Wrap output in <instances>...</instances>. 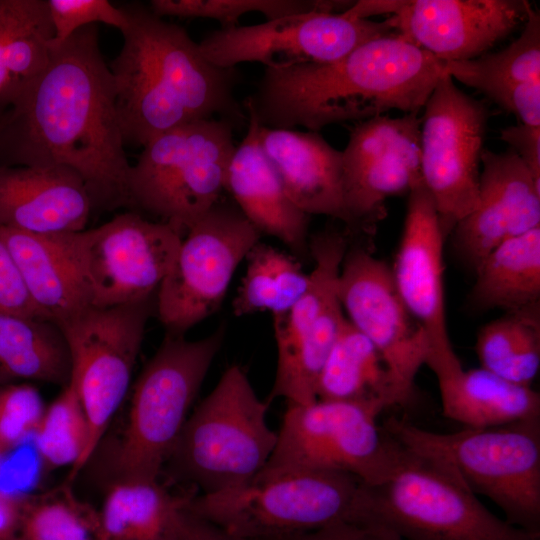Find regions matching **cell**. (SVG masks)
Instances as JSON below:
<instances>
[{
	"mask_svg": "<svg viewBox=\"0 0 540 540\" xmlns=\"http://www.w3.org/2000/svg\"><path fill=\"white\" fill-rule=\"evenodd\" d=\"M17 535L21 540H102L99 510L62 485L27 498Z\"/></svg>",
	"mask_w": 540,
	"mask_h": 540,
	"instance_id": "e575fe53",
	"label": "cell"
},
{
	"mask_svg": "<svg viewBox=\"0 0 540 540\" xmlns=\"http://www.w3.org/2000/svg\"><path fill=\"white\" fill-rule=\"evenodd\" d=\"M51 48L43 72L0 114V165L66 168L93 208L130 204L131 164L98 26Z\"/></svg>",
	"mask_w": 540,
	"mask_h": 540,
	"instance_id": "6da1fadb",
	"label": "cell"
},
{
	"mask_svg": "<svg viewBox=\"0 0 540 540\" xmlns=\"http://www.w3.org/2000/svg\"><path fill=\"white\" fill-rule=\"evenodd\" d=\"M269 404L241 367L227 368L188 416L164 465L171 480L205 495L252 480L277 443L266 419Z\"/></svg>",
	"mask_w": 540,
	"mask_h": 540,
	"instance_id": "5b68a950",
	"label": "cell"
},
{
	"mask_svg": "<svg viewBox=\"0 0 540 540\" xmlns=\"http://www.w3.org/2000/svg\"><path fill=\"white\" fill-rule=\"evenodd\" d=\"M397 6L398 0H359L354 1L352 6L343 14L352 19H368L374 15H393Z\"/></svg>",
	"mask_w": 540,
	"mask_h": 540,
	"instance_id": "f6af8a7d",
	"label": "cell"
},
{
	"mask_svg": "<svg viewBox=\"0 0 540 540\" xmlns=\"http://www.w3.org/2000/svg\"><path fill=\"white\" fill-rule=\"evenodd\" d=\"M178 540H249L234 535L191 512L187 505L179 519Z\"/></svg>",
	"mask_w": 540,
	"mask_h": 540,
	"instance_id": "b9f144b4",
	"label": "cell"
},
{
	"mask_svg": "<svg viewBox=\"0 0 540 540\" xmlns=\"http://www.w3.org/2000/svg\"><path fill=\"white\" fill-rule=\"evenodd\" d=\"M27 498L0 491V540H9L18 534Z\"/></svg>",
	"mask_w": 540,
	"mask_h": 540,
	"instance_id": "7bdbcfd3",
	"label": "cell"
},
{
	"mask_svg": "<svg viewBox=\"0 0 540 540\" xmlns=\"http://www.w3.org/2000/svg\"><path fill=\"white\" fill-rule=\"evenodd\" d=\"M420 123V171L444 234L477 205L481 153L489 118L483 101L447 73L427 99Z\"/></svg>",
	"mask_w": 540,
	"mask_h": 540,
	"instance_id": "5bb4252c",
	"label": "cell"
},
{
	"mask_svg": "<svg viewBox=\"0 0 540 540\" xmlns=\"http://www.w3.org/2000/svg\"><path fill=\"white\" fill-rule=\"evenodd\" d=\"M338 295L346 319L374 345L403 406L407 405L429 343L401 301L391 268L365 249H347Z\"/></svg>",
	"mask_w": 540,
	"mask_h": 540,
	"instance_id": "e0dca14e",
	"label": "cell"
},
{
	"mask_svg": "<svg viewBox=\"0 0 540 540\" xmlns=\"http://www.w3.org/2000/svg\"><path fill=\"white\" fill-rule=\"evenodd\" d=\"M47 5L54 31L51 47L90 25L103 23L121 32L128 24L123 6L107 0H47Z\"/></svg>",
	"mask_w": 540,
	"mask_h": 540,
	"instance_id": "74e56055",
	"label": "cell"
},
{
	"mask_svg": "<svg viewBox=\"0 0 540 540\" xmlns=\"http://www.w3.org/2000/svg\"><path fill=\"white\" fill-rule=\"evenodd\" d=\"M260 145L291 200L307 215H324L352 231L342 181V151L319 132L258 127Z\"/></svg>",
	"mask_w": 540,
	"mask_h": 540,
	"instance_id": "cb8c5ba5",
	"label": "cell"
},
{
	"mask_svg": "<svg viewBox=\"0 0 540 540\" xmlns=\"http://www.w3.org/2000/svg\"><path fill=\"white\" fill-rule=\"evenodd\" d=\"M443 74L445 62L395 32L334 62L265 68L243 108L261 126L319 132L390 110L418 114Z\"/></svg>",
	"mask_w": 540,
	"mask_h": 540,
	"instance_id": "7a4b0ae2",
	"label": "cell"
},
{
	"mask_svg": "<svg viewBox=\"0 0 540 540\" xmlns=\"http://www.w3.org/2000/svg\"><path fill=\"white\" fill-rule=\"evenodd\" d=\"M345 232L326 229L309 240L314 261L303 296L287 311L273 315L277 364L267 401L288 404L317 400L316 383L322 366L346 321L338 295V279L347 251Z\"/></svg>",
	"mask_w": 540,
	"mask_h": 540,
	"instance_id": "8fae6325",
	"label": "cell"
},
{
	"mask_svg": "<svg viewBox=\"0 0 540 540\" xmlns=\"http://www.w3.org/2000/svg\"><path fill=\"white\" fill-rule=\"evenodd\" d=\"M443 415L467 428H484L540 417V395L479 367L457 363L435 374Z\"/></svg>",
	"mask_w": 540,
	"mask_h": 540,
	"instance_id": "4316f807",
	"label": "cell"
},
{
	"mask_svg": "<svg viewBox=\"0 0 540 540\" xmlns=\"http://www.w3.org/2000/svg\"><path fill=\"white\" fill-rule=\"evenodd\" d=\"M475 351L481 368L508 382L531 386L540 368L539 308L507 312L484 325Z\"/></svg>",
	"mask_w": 540,
	"mask_h": 540,
	"instance_id": "1f68e13d",
	"label": "cell"
},
{
	"mask_svg": "<svg viewBox=\"0 0 540 540\" xmlns=\"http://www.w3.org/2000/svg\"><path fill=\"white\" fill-rule=\"evenodd\" d=\"M389 18L376 22L343 13L309 12L261 24L219 28L198 42L216 66L258 62L268 69L334 62L360 45L395 33Z\"/></svg>",
	"mask_w": 540,
	"mask_h": 540,
	"instance_id": "2e32d148",
	"label": "cell"
},
{
	"mask_svg": "<svg viewBox=\"0 0 540 540\" xmlns=\"http://www.w3.org/2000/svg\"><path fill=\"white\" fill-rule=\"evenodd\" d=\"M444 235L434 203L421 182L408 193L404 228L391 273L401 301L427 336L425 365L456 355L446 320Z\"/></svg>",
	"mask_w": 540,
	"mask_h": 540,
	"instance_id": "d6986e66",
	"label": "cell"
},
{
	"mask_svg": "<svg viewBox=\"0 0 540 540\" xmlns=\"http://www.w3.org/2000/svg\"><path fill=\"white\" fill-rule=\"evenodd\" d=\"M182 237L171 225L134 212L72 233L74 259L89 305L105 308L153 298Z\"/></svg>",
	"mask_w": 540,
	"mask_h": 540,
	"instance_id": "9a60e30c",
	"label": "cell"
},
{
	"mask_svg": "<svg viewBox=\"0 0 540 540\" xmlns=\"http://www.w3.org/2000/svg\"><path fill=\"white\" fill-rule=\"evenodd\" d=\"M7 0H0V114L15 100L16 93L6 66Z\"/></svg>",
	"mask_w": 540,
	"mask_h": 540,
	"instance_id": "ee69618b",
	"label": "cell"
},
{
	"mask_svg": "<svg viewBox=\"0 0 540 540\" xmlns=\"http://www.w3.org/2000/svg\"><path fill=\"white\" fill-rule=\"evenodd\" d=\"M362 485L333 470H261L238 487L192 496L187 508L234 535L264 540L352 522Z\"/></svg>",
	"mask_w": 540,
	"mask_h": 540,
	"instance_id": "8992f818",
	"label": "cell"
},
{
	"mask_svg": "<svg viewBox=\"0 0 540 540\" xmlns=\"http://www.w3.org/2000/svg\"><path fill=\"white\" fill-rule=\"evenodd\" d=\"M194 495L174 494L158 480L112 482L99 510L102 540H178L180 514Z\"/></svg>",
	"mask_w": 540,
	"mask_h": 540,
	"instance_id": "83f0119b",
	"label": "cell"
},
{
	"mask_svg": "<svg viewBox=\"0 0 540 540\" xmlns=\"http://www.w3.org/2000/svg\"><path fill=\"white\" fill-rule=\"evenodd\" d=\"M445 73L475 88L520 123L540 126V14L529 3L520 36L504 49L445 62Z\"/></svg>",
	"mask_w": 540,
	"mask_h": 540,
	"instance_id": "d4e9b609",
	"label": "cell"
},
{
	"mask_svg": "<svg viewBox=\"0 0 540 540\" xmlns=\"http://www.w3.org/2000/svg\"><path fill=\"white\" fill-rule=\"evenodd\" d=\"M382 426L468 491L489 498L509 524L540 534V417L451 433L424 430L392 416Z\"/></svg>",
	"mask_w": 540,
	"mask_h": 540,
	"instance_id": "277c9868",
	"label": "cell"
},
{
	"mask_svg": "<svg viewBox=\"0 0 540 540\" xmlns=\"http://www.w3.org/2000/svg\"><path fill=\"white\" fill-rule=\"evenodd\" d=\"M224 337V325L198 340L166 334L133 387L112 482L158 480Z\"/></svg>",
	"mask_w": 540,
	"mask_h": 540,
	"instance_id": "52a82bcc",
	"label": "cell"
},
{
	"mask_svg": "<svg viewBox=\"0 0 540 540\" xmlns=\"http://www.w3.org/2000/svg\"><path fill=\"white\" fill-rule=\"evenodd\" d=\"M235 125L222 118L187 123L142 147L131 164L129 202L182 236L225 191Z\"/></svg>",
	"mask_w": 540,
	"mask_h": 540,
	"instance_id": "9c48e42d",
	"label": "cell"
},
{
	"mask_svg": "<svg viewBox=\"0 0 540 540\" xmlns=\"http://www.w3.org/2000/svg\"><path fill=\"white\" fill-rule=\"evenodd\" d=\"M316 398L403 406L380 354L347 319L319 373Z\"/></svg>",
	"mask_w": 540,
	"mask_h": 540,
	"instance_id": "f546056e",
	"label": "cell"
},
{
	"mask_svg": "<svg viewBox=\"0 0 540 540\" xmlns=\"http://www.w3.org/2000/svg\"><path fill=\"white\" fill-rule=\"evenodd\" d=\"M260 236L235 203L222 198L186 232L156 293L158 318L168 334L184 335L219 309L234 272Z\"/></svg>",
	"mask_w": 540,
	"mask_h": 540,
	"instance_id": "7c38bea8",
	"label": "cell"
},
{
	"mask_svg": "<svg viewBox=\"0 0 540 540\" xmlns=\"http://www.w3.org/2000/svg\"><path fill=\"white\" fill-rule=\"evenodd\" d=\"M32 437L45 467L70 466L69 480H73L84 467L89 437L88 420L71 380L46 407Z\"/></svg>",
	"mask_w": 540,
	"mask_h": 540,
	"instance_id": "836d02e7",
	"label": "cell"
},
{
	"mask_svg": "<svg viewBox=\"0 0 540 540\" xmlns=\"http://www.w3.org/2000/svg\"><path fill=\"white\" fill-rule=\"evenodd\" d=\"M408 452L385 480L363 483L353 522L385 527L403 540H540L495 516L437 464Z\"/></svg>",
	"mask_w": 540,
	"mask_h": 540,
	"instance_id": "ba28073f",
	"label": "cell"
},
{
	"mask_svg": "<svg viewBox=\"0 0 540 540\" xmlns=\"http://www.w3.org/2000/svg\"><path fill=\"white\" fill-rule=\"evenodd\" d=\"M70 377L68 346L56 323L0 311V382L23 379L63 387Z\"/></svg>",
	"mask_w": 540,
	"mask_h": 540,
	"instance_id": "4dcf8cb0",
	"label": "cell"
},
{
	"mask_svg": "<svg viewBox=\"0 0 540 540\" xmlns=\"http://www.w3.org/2000/svg\"><path fill=\"white\" fill-rule=\"evenodd\" d=\"M247 268L233 300L240 317L257 312L272 316L291 308L306 292L310 275L299 260L280 249L258 242L248 253Z\"/></svg>",
	"mask_w": 540,
	"mask_h": 540,
	"instance_id": "d6a6232c",
	"label": "cell"
},
{
	"mask_svg": "<svg viewBox=\"0 0 540 540\" xmlns=\"http://www.w3.org/2000/svg\"><path fill=\"white\" fill-rule=\"evenodd\" d=\"M0 238L42 318L59 325L90 306L74 259L72 233L32 234L0 228Z\"/></svg>",
	"mask_w": 540,
	"mask_h": 540,
	"instance_id": "484cf974",
	"label": "cell"
},
{
	"mask_svg": "<svg viewBox=\"0 0 540 540\" xmlns=\"http://www.w3.org/2000/svg\"><path fill=\"white\" fill-rule=\"evenodd\" d=\"M500 137L540 183V126L518 123L503 129Z\"/></svg>",
	"mask_w": 540,
	"mask_h": 540,
	"instance_id": "60d3db41",
	"label": "cell"
},
{
	"mask_svg": "<svg viewBox=\"0 0 540 540\" xmlns=\"http://www.w3.org/2000/svg\"><path fill=\"white\" fill-rule=\"evenodd\" d=\"M6 453L3 451V449L0 447V469L4 460Z\"/></svg>",
	"mask_w": 540,
	"mask_h": 540,
	"instance_id": "bcb514c9",
	"label": "cell"
},
{
	"mask_svg": "<svg viewBox=\"0 0 540 540\" xmlns=\"http://www.w3.org/2000/svg\"><path fill=\"white\" fill-rule=\"evenodd\" d=\"M385 409L373 402L288 404L276 446L262 470L325 469L349 473L367 485L378 484L409 454L378 425Z\"/></svg>",
	"mask_w": 540,
	"mask_h": 540,
	"instance_id": "30bf717a",
	"label": "cell"
},
{
	"mask_svg": "<svg viewBox=\"0 0 540 540\" xmlns=\"http://www.w3.org/2000/svg\"><path fill=\"white\" fill-rule=\"evenodd\" d=\"M151 308L152 298L113 307L89 306L58 325L70 354V380L88 420L84 466L129 390Z\"/></svg>",
	"mask_w": 540,
	"mask_h": 540,
	"instance_id": "4fadbf2b",
	"label": "cell"
},
{
	"mask_svg": "<svg viewBox=\"0 0 540 540\" xmlns=\"http://www.w3.org/2000/svg\"><path fill=\"white\" fill-rule=\"evenodd\" d=\"M525 0H398L389 17L402 37L443 62L486 53L526 19Z\"/></svg>",
	"mask_w": 540,
	"mask_h": 540,
	"instance_id": "ffe728a7",
	"label": "cell"
},
{
	"mask_svg": "<svg viewBox=\"0 0 540 540\" xmlns=\"http://www.w3.org/2000/svg\"><path fill=\"white\" fill-rule=\"evenodd\" d=\"M474 272L470 302L475 308L507 312L539 308L540 227L501 243Z\"/></svg>",
	"mask_w": 540,
	"mask_h": 540,
	"instance_id": "f1b7e54d",
	"label": "cell"
},
{
	"mask_svg": "<svg viewBox=\"0 0 540 540\" xmlns=\"http://www.w3.org/2000/svg\"><path fill=\"white\" fill-rule=\"evenodd\" d=\"M45 409L34 386L0 382V447L5 453L33 436Z\"/></svg>",
	"mask_w": 540,
	"mask_h": 540,
	"instance_id": "8d00e7d4",
	"label": "cell"
},
{
	"mask_svg": "<svg viewBox=\"0 0 540 540\" xmlns=\"http://www.w3.org/2000/svg\"><path fill=\"white\" fill-rule=\"evenodd\" d=\"M353 3L344 0H152L148 7L162 18H207L218 21L220 28H230L251 12L263 14L268 21L309 12L342 13Z\"/></svg>",
	"mask_w": 540,
	"mask_h": 540,
	"instance_id": "d590c367",
	"label": "cell"
},
{
	"mask_svg": "<svg viewBox=\"0 0 540 540\" xmlns=\"http://www.w3.org/2000/svg\"><path fill=\"white\" fill-rule=\"evenodd\" d=\"M264 540H403L395 532L369 523L338 522L324 528Z\"/></svg>",
	"mask_w": 540,
	"mask_h": 540,
	"instance_id": "ab89813d",
	"label": "cell"
},
{
	"mask_svg": "<svg viewBox=\"0 0 540 540\" xmlns=\"http://www.w3.org/2000/svg\"><path fill=\"white\" fill-rule=\"evenodd\" d=\"M92 209L83 181L66 168L0 165V228L32 234L79 232Z\"/></svg>",
	"mask_w": 540,
	"mask_h": 540,
	"instance_id": "7402d4cb",
	"label": "cell"
},
{
	"mask_svg": "<svg viewBox=\"0 0 540 540\" xmlns=\"http://www.w3.org/2000/svg\"><path fill=\"white\" fill-rule=\"evenodd\" d=\"M0 311L42 318L30 299L21 274L9 249L1 238Z\"/></svg>",
	"mask_w": 540,
	"mask_h": 540,
	"instance_id": "f35d334b",
	"label": "cell"
},
{
	"mask_svg": "<svg viewBox=\"0 0 540 540\" xmlns=\"http://www.w3.org/2000/svg\"><path fill=\"white\" fill-rule=\"evenodd\" d=\"M9 540H21V539L19 538L18 535H16V536H14L13 538H11V539H9Z\"/></svg>",
	"mask_w": 540,
	"mask_h": 540,
	"instance_id": "7dc6e473",
	"label": "cell"
},
{
	"mask_svg": "<svg viewBox=\"0 0 540 540\" xmlns=\"http://www.w3.org/2000/svg\"><path fill=\"white\" fill-rule=\"evenodd\" d=\"M247 130L230 158L225 191L260 232L284 243L301 257L309 253V215L291 200L258 138L255 116L246 111Z\"/></svg>",
	"mask_w": 540,
	"mask_h": 540,
	"instance_id": "603a6c76",
	"label": "cell"
},
{
	"mask_svg": "<svg viewBox=\"0 0 540 540\" xmlns=\"http://www.w3.org/2000/svg\"><path fill=\"white\" fill-rule=\"evenodd\" d=\"M416 113L356 122L342 151V181L352 231L369 233L387 211V198L422 182Z\"/></svg>",
	"mask_w": 540,
	"mask_h": 540,
	"instance_id": "ac0fdd59",
	"label": "cell"
},
{
	"mask_svg": "<svg viewBox=\"0 0 540 540\" xmlns=\"http://www.w3.org/2000/svg\"><path fill=\"white\" fill-rule=\"evenodd\" d=\"M478 201L453 228L461 258L475 270L504 241L540 227V183L508 148L481 153Z\"/></svg>",
	"mask_w": 540,
	"mask_h": 540,
	"instance_id": "44dd1931",
	"label": "cell"
},
{
	"mask_svg": "<svg viewBox=\"0 0 540 540\" xmlns=\"http://www.w3.org/2000/svg\"><path fill=\"white\" fill-rule=\"evenodd\" d=\"M128 24L111 70L125 143L144 146L154 137L198 120L247 124L237 101V68L208 61L181 26L141 3L122 5Z\"/></svg>",
	"mask_w": 540,
	"mask_h": 540,
	"instance_id": "3957f363",
	"label": "cell"
}]
</instances>
